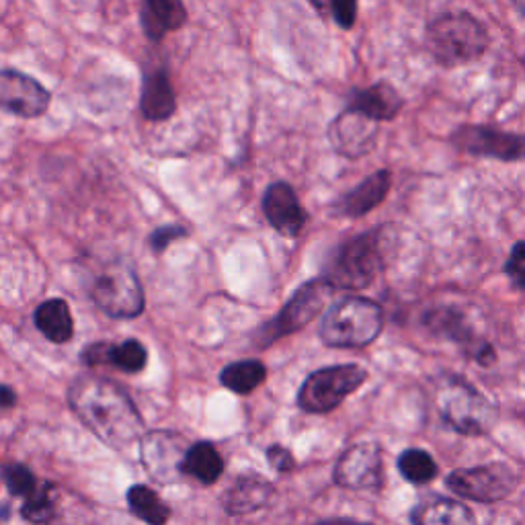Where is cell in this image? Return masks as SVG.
Here are the masks:
<instances>
[{"label":"cell","instance_id":"obj_32","mask_svg":"<svg viewBox=\"0 0 525 525\" xmlns=\"http://www.w3.org/2000/svg\"><path fill=\"white\" fill-rule=\"evenodd\" d=\"M185 236H187V230H185L183 226H179V224L160 226V228H156V230L152 232V236H150V249H152L156 255H160V253H163V251L171 245V242H175V240H179V238H185Z\"/></svg>","mask_w":525,"mask_h":525},{"label":"cell","instance_id":"obj_14","mask_svg":"<svg viewBox=\"0 0 525 525\" xmlns=\"http://www.w3.org/2000/svg\"><path fill=\"white\" fill-rule=\"evenodd\" d=\"M263 214L267 222L284 236H298L306 224V212L292 185L277 181L271 183L263 195Z\"/></svg>","mask_w":525,"mask_h":525},{"label":"cell","instance_id":"obj_29","mask_svg":"<svg viewBox=\"0 0 525 525\" xmlns=\"http://www.w3.org/2000/svg\"><path fill=\"white\" fill-rule=\"evenodd\" d=\"M54 515V491L50 484L37 487L23 503V517L33 523H46Z\"/></svg>","mask_w":525,"mask_h":525},{"label":"cell","instance_id":"obj_16","mask_svg":"<svg viewBox=\"0 0 525 525\" xmlns=\"http://www.w3.org/2000/svg\"><path fill=\"white\" fill-rule=\"evenodd\" d=\"M392 187V175L388 171H378L361 181L353 191L343 195L337 204V212L347 218L366 216L376 210L386 199Z\"/></svg>","mask_w":525,"mask_h":525},{"label":"cell","instance_id":"obj_15","mask_svg":"<svg viewBox=\"0 0 525 525\" xmlns=\"http://www.w3.org/2000/svg\"><path fill=\"white\" fill-rule=\"evenodd\" d=\"M179 441L169 433H150L142 441V460L152 478L160 482H173L183 474V460Z\"/></svg>","mask_w":525,"mask_h":525},{"label":"cell","instance_id":"obj_4","mask_svg":"<svg viewBox=\"0 0 525 525\" xmlns=\"http://www.w3.org/2000/svg\"><path fill=\"white\" fill-rule=\"evenodd\" d=\"M382 267L380 230L359 234L333 253L322 279L333 290H363L376 279Z\"/></svg>","mask_w":525,"mask_h":525},{"label":"cell","instance_id":"obj_38","mask_svg":"<svg viewBox=\"0 0 525 525\" xmlns=\"http://www.w3.org/2000/svg\"><path fill=\"white\" fill-rule=\"evenodd\" d=\"M513 3H515L521 11H525V0H513Z\"/></svg>","mask_w":525,"mask_h":525},{"label":"cell","instance_id":"obj_13","mask_svg":"<svg viewBox=\"0 0 525 525\" xmlns=\"http://www.w3.org/2000/svg\"><path fill=\"white\" fill-rule=\"evenodd\" d=\"M458 148L474 156H491L499 160H523L525 158V136L507 134L491 128L466 126L454 136Z\"/></svg>","mask_w":525,"mask_h":525},{"label":"cell","instance_id":"obj_28","mask_svg":"<svg viewBox=\"0 0 525 525\" xmlns=\"http://www.w3.org/2000/svg\"><path fill=\"white\" fill-rule=\"evenodd\" d=\"M429 322V327L441 335H446L450 339H456V341H472V335H470V329L466 327L464 318L458 314V312H452V310H437L433 314H429L425 318Z\"/></svg>","mask_w":525,"mask_h":525},{"label":"cell","instance_id":"obj_5","mask_svg":"<svg viewBox=\"0 0 525 525\" xmlns=\"http://www.w3.org/2000/svg\"><path fill=\"white\" fill-rule=\"evenodd\" d=\"M366 380L368 372L361 366H355V363H349V366L322 368L310 374L302 384L298 394V405L306 413H329L337 409L341 402Z\"/></svg>","mask_w":525,"mask_h":525},{"label":"cell","instance_id":"obj_8","mask_svg":"<svg viewBox=\"0 0 525 525\" xmlns=\"http://www.w3.org/2000/svg\"><path fill=\"white\" fill-rule=\"evenodd\" d=\"M441 417L464 435H482L495 423L491 402L466 382H454L439 396Z\"/></svg>","mask_w":525,"mask_h":525},{"label":"cell","instance_id":"obj_26","mask_svg":"<svg viewBox=\"0 0 525 525\" xmlns=\"http://www.w3.org/2000/svg\"><path fill=\"white\" fill-rule=\"evenodd\" d=\"M128 503L132 513L150 525H165L171 517V511L163 503V499H160L152 489L142 487V484H136V487L130 489Z\"/></svg>","mask_w":525,"mask_h":525},{"label":"cell","instance_id":"obj_9","mask_svg":"<svg viewBox=\"0 0 525 525\" xmlns=\"http://www.w3.org/2000/svg\"><path fill=\"white\" fill-rule=\"evenodd\" d=\"M517 474L505 464H487L454 470L446 478V487L470 501L497 503L507 499L517 487Z\"/></svg>","mask_w":525,"mask_h":525},{"label":"cell","instance_id":"obj_19","mask_svg":"<svg viewBox=\"0 0 525 525\" xmlns=\"http://www.w3.org/2000/svg\"><path fill=\"white\" fill-rule=\"evenodd\" d=\"M177 99L171 78L165 70H154L146 74L142 83L140 111L150 121H165L175 113Z\"/></svg>","mask_w":525,"mask_h":525},{"label":"cell","instance_id":"obj_6","mask_svg":"<svg viewBox=\"0 0 525 525\" xmlns=\"http://www.w3.org/2000/svg\"><path fill=\"white\" fill-rule=\"evenodd\" d=\"M333 292L335 290L322 277L312 279V281H308V284H304L288 300V304L281 308V312L259 331L257 341L261 343V347H267L281 337H288V335L304 329L308 322H312L322 312V308L327 306Z\"/></svg>","mask_w":525,"mask_h":525},{"label":"cell","instance_id":"obj_3","mask_svg":"<svg viewBox=\"0 0 525 525\" xmlns=\"http://www.w3.org/2000/svg\"><path fill=\"white\" fill-rule=\"evenodd\" d=\"M384 329V310L368 298L351 296L329 308L320 322V339L329 347H366Z\"/></svg>","mask_w":525,"mask_h":525},{"label":"cell","instance_id":"obj_36","mask_svg":"<svg viewBox=\"0 0 525 525\" xmlns=\"http://www.w3.org/2000/svg\"><path fill=\"white\" fill-rule=\"evenodd\" d=\"M308 3H310L322 17L331 15V0H308Z\"/></svg>","mask_w":525,"mask_h":525},{"label":"cell","instance_id":"obj_1","mask_svg":"<svg viewBox=\"0 0 525 525\" xmlns=\"http://www.w3.org/2000/svg\"><path fill=\"white\" fill-rule=\"evenodd\" d=\"M74 413L101 441L124 448L140 435L142 419L130 396L101 378H83L70 388Z\"/></svg>","mask_w":525,"mask_h":525},{"label":"cell","instance_id":"obj_10","mask_svg":"<svg viewBox=\"0 0 525 525\" xmlns=\"http://www.w3.org/2000/svg\"><path fill=\"white\" fill-rule=\"evenodd\" d=\"M382 454L376 443H357L335 466V482L351 491H378L382 487Z\"/></svg>","mask_w":525,"mask_h":525},{"label":"cell","instance_id":"obj_12","mask_svg":"<svg viewBox=\"0 0 525 525\" xmlns=\"http://www.w3.org/2000/svg\"><path fill=\"white\" fill-rule=\"evenodd\" d=\"M329 140L339 154L359 158L376 146L378 121L347 107L331 124Z\"/></svg>","mask_w":525,"mask_h":525},{"label":"cell","instance_id":"obj_17","mask_svg":"<svg viewBox=\"0 0 525 525\" xmlns=\"http://www.w3.org/2000/svg\"><path fill=\"white\" fill-rule=\"evenodd\" d=\"M187 11L183 0H142L140 23L152 42H160L171 31L185 25Z\"/></svg>","mask_w":525,"mask_h":525},{"label":"cell","instance_id":"obj_30","mask_svg":"<svg viewBox=\"0 0 525 525\" xmlns=\"http://www.w3.org/2000/svg\"><path fill=\"white\" fill-rule=\"evenodd\" d=\"M5 476V484L7 489L15 495V497H29L35 489H37V482L35 476L31 474L29 468L21 466V464H9L3 472Z\"/></svg>","mask_w":525,"mask_h":525},{"label":"cell","instance_id":"obj_11","mask_svg":"<svg viewBox=\"0 0 525 525\" xmlns=\"http://www.w3.org/2000/svg\"><path fill=\"white\" fill-rule=\"evenodd\" d=\"M50 99V91L33 76L0 70V109L31 119L46 113Z\"/></svg>","mask_w":525,"mask_h":525},{"label":"cell","instance_id":"obj_21","mask_svg":"<svg viewBox=\"0 0 525 525\" xmlns=\"http://www.w3.org/2000/svg\"><path fill=\"white\" fill-rule=\"evenodd\" d=\"M349 107L363 115H368L374 121H390L400 113L402 97L394 87L386 83H378L370 89L355 91L351 95Z\"/></svg>","mask_w":525,"mask_h":525},{"label":"cell","instance_id":"obj_23","mask_svg":"<svg viewBox=\"0 0 525 525\" xmlns=\"http://www.w3.org/2000/svg\"><path fill=\"white\" fill-rule=\"evenodd\" d=\"M35 327L52 343H68L74 335V320L64 300L52 298L35 310Z\"/></svg>","mask_w":525,"mask_h":525},{"label":"cell","instance_id":"obj_22","mask_svg":"<svg viewBox=\"0 0 525 525\" xmlns=\"http://www.w3.org/2000/svg\"><path fill=\"white\" fill-rule=\"evenodd\" d=\"M271 484L259 476H242L228 489L224 507L230 515H247L265 507L271 499Z\"/></svg>","mask_w":525,"mask_h":525},{"label":"cell","instance_id":"obj_33","mask_svg":"<svg viewBox=\"0 0 525 525\" xmlns=\"http://www.w3.org/2000/svg\"><path fill=\"white\" fill-rule=\"evenodd\" d=\"M331 15L339 27L351 29L357 19V0H331Z\"/></svg>","mask_w":525,"mask_h":525},{"label":"cell","instance_id":"obj_37","mask_svg":"<svg viewBox=\"0 0 525 525\" xmlns=\"http://www.w3.org/2000/svg\"><path fill=\"white\" fill-rule=\"evenodd\" d=\"M316 525H372V523H363V521H353V519H327L320 521Z\"/></svg>","mask_w":525,"mask_h":525},{"label":"cell","instance_id":"obj_25","mask_svg":"<svg viewBox=\"0 0 525 525\" xmlns=\"http://www.w3.org/2000/svg\"><path fill=\"white\" fill-rule=\"evenodd\" d=\"M265 376L267 370L261 361L245 359V361L230 363L228 368H224L220 374V382L236 394H249L265 382Z\"/></svg>","mask_w":525,"mask_h":525},{"label":"cell","instance_id":"obj_20","mask_svg":"<svg viewBox=\"0 0 525 525\" xmlns=\"http://www.w3.org/2000/svg\"><path fill=\"white\" fill-rule=\"evenodd\" d=\"M411 519L415 525H476L472 511L448 497H429L419 501Z\"/></svg>","mask_w":525,"mask_h":525},{"label":"cell","instance_id":"obj_2","mask_svg":"<svg viewBox=\"0 0 525 525\" xmlns=\"http://www.w3.org/2000/svg\"><path fill=\"white\" fill-rule=\"evenodd\" d=\"M489 48V31L468 13H448L427 27V50L441 66L478 60Z\"/></svg>","mask_w":525,"mask_h":525},{"label":"cell","instance_id":"obj_34","mask_svg":"<svg viewBox=\"0 0 525 525\" xmlns=\"http://www.w3.org/2000/svg\"><path fill=\"white\" fill-rule=\"evenodd\" d=\"M267 458H269V464L279 470V472H290L294 468V456L281 446H273L267 450Z\"/></svg>","mask_w":525,"mask_h":525},{"label":"cell","instance_id":"obj_35","mask_svg":"<svg viewBox=\"0 0 525 525\" xmlns=\"http://www.w3.org/2000/svg\"><path fill=\"white\" fill-rule=\"evenodd\" d=\"M15 402H17L15 390L0 384V409H11V407H15Z\"/></svg>","mask_w":525,"mask_h":525},{"label":"cell","instance_id":"obj_7","mask_svg":"<svg viewBox=\"0 0 525 525\" xmlns=\"http://www.w3.org/2000/svg\"><path fill=\"white\" fill-rule=\"evenodd\" d=\"M95 304L113 318H136L144 310V290L138 275L124 263H113L91 286Z\"/></svg>","mask_w":525,"mask_h":525},{"label":"cell","instance_id":"obj_24","mask_svg":"<svg viewBox=\"0 0 525 525\" xmlns=\"http://www.w3.org/2000/svg\"><path fill=\"white\" fill-rule=\"evenodd\" d=\"M224 470V462L212 443L199 441L191 446L183 460V474L197 478L204 484H214Z\"/></svg>","mask_w":525,"mask_h":525},{"label":"cell","instance_id":"obj_27","mask_svg":"<svg viewBox=\"0 0 525 525\" xmlns=\"http://www.w3.org/2000/svg\"><path fill=\"white\" fill-rule=\"evenodd\" d=\"M398 470L413 484H425L437 476L435 460L425 450H417V448H411L400 454Z\"/></svg>","mask_w":525,"mask_h":525},{"label":"cell","instance_id":"obj_18","mask_svg":"<svg viewBox=\"0 0 525 525\" xmlns=\"http://www.w3.org/2000/svg\"><path fill=\"white\" fill-rule=\"evenodd\" d=\"M83 359L89 363V366L109 363V366H115L128 374H136L144 370L146 361H148V353L140 341L130 339L119 345H107V343L91 345L83 351Z\"/></svg>","mask_w":525,"mask_h":525},{"label":"cell","instance_id":"obj_31","mask_svg":"<svg viewBox=\"0 0 525 525\" xmlns=\"http://www.w3.org/2000/svg\"><path fill=\"white\" fill-rule=\"evenodd\" d=\"M505 273L511 277L515 288L525 290V240L513 247L509 261L505 263Z\"/></svg>","mask_w":525,"mask_h":525}]
</instances>
